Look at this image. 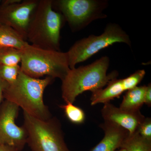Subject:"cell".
I'll return each instance as SVG.
<instances>
[{
    "label": "cell",
    "instance_id": "2",
    "mask_svg": "<svg viewBox=\"0 0 151 151\" xmlns=\"http://www.w3.org/2000/svg\"><path fill=\"white\" fill-rule=\"evenodd\" d=\"M109 65V58L104 56L89 65L70 69L61 85L62 97L65 103L73 104L79 94L103 89L116 78V71L107 74Z\"/></svg>",
    "mask_w": 151,
    "mask_h": 151
},
{
    "label": "cell",
    "instance_id": "5",
    "mask_svg": "<svg viewBox=\"0 0 151 151\" xmlns=\"http://www.w3.org/2000/svg\"><path fill=\"white\" fill-rule=\"evenodd\" d=\"M27 142L32 151H71L64 140L60 123L53 117L40 120L23 112Z\"/></svg>",
    "mask_w": 151,
    "mask_h": 151
},
{
    "label": "cell",
    "instance_id": "4",
    "mask_svg": "<svg viewBox=\"0 0 151 151\" xmlns=\"http://www.w3.org/2000/svg\"><path fill=\"white\" fill-rule=\"evenodd\" d=\"M21 50V70L32 78L47 76L62 81L70 70L66 52L44 49L30 44Z\"/></svg>",
    "mask_w": 151,
    "mask_h": 151
},
{
    "label": "cell",
    "instance_id": "19",
    "mask_svg": "<svg viewBox=\"0 0 151 151\" xmlns=\"http://www.w3.org/2000/svg\"><path fill=\"white\" fill-rule=\"evenodd\" d=\"M145 70L142 69L137 70L127 78H123V83L126 91H128L137 86L145 77Z\"/></svg>",
    "mask_w": 151,
    "mask_h": 151
},
{
    "label": "cell",
    "instance_id": "24",
    "mask_svg": "<svg viewBox=\"0 0 151 151\" xmlns=\"http://www.w3.org/2000/svg\"><path fill=\"white\" fill-rule=\"evenodd\" d=\"M22 0H5L2 2V4H13L21 2Z\"/></svg>",
    "mask_w": 151,
    "mask_h": 151
},
{
    "label": "cell",
    "instance_id": "12",
    "mask_svg": "<svg viewBox=\"0 0 151 151\" xmlns=\"http://www.w3.org/2000/svg\"><path fill=\"white\" fill-rule=\"evenodd\" d=\"M105 89H101L92 92L91 105L109 103L111 100L119 98L126 91L123 79L114 78L110 81Z\"/></svg>",
    "mask_w": 151,
    "mask_h": 151
},
{
    "label": "cell",
    "instance_id": "13",
    "mask_svg": "<svg viewBox=\"0 0 151 151\" xmlns=\"http://www.w3.org/2000/svg\"><path fill=\"white\" fill-rule=\"evenodd\" d=\"M29 44L18 32L7 26L0 24V48L23 49Z\"/></svg>",
    "mask_w": 151,
    "mask_h": 151
},
{
    "label": "cell",
    "instance_id": "22",
    "mask_svg": "<svg viewBox=\"0 0 151 151\" xmlns=\"http://www.w3.org/2000/svg\"><path fill=\"white\" fill-rule=\"evenodd\" d=\"M8 84V83L0 78V106H1V103L3 98H4V91Z\"/></svg>",
    "mask_w": 151,
    "mask_h": 151
},
{
    "label": "cell",
    "instance_id": "9",
    "mask_svg": "<svg viewBox=\"0 0 151 151\" xmlns=\"http://www.w3.org/2000/svg\"><path fill=\"white\" fill-rule=\"evenodd\" d=\"M39 1L25 0L13 4L0 6V24L9 27L27 40V33L31 17Z\"/></svg>",
    "mask_w": 151,
    "mask_h": 151
},
{
    "label": "cell",
    "instance_id": "15",
    "mask_svg": "<svg viewBox=\"0 0 151 151\" xmlns=\"http://www.w3.org/2000/svg\"><path fill=\"white\" fill-rule=\"evenodd\" d=\"M120 148L126 151H151V141L142 137L136 132L133 134L128 135Z\"/></svg>",
    "mask_w": 151,
    "mask_h": 151
},
{
    "label": "cell",
    "instance_id": "20",
    "mask_svg": "<svg viewBox=\"0 0 151 151\" xmlns=\"http://www.w3.org/2000/svg\"><path fill=\"white\" fill-rule=\"evenodd\" d=\"M137 132L141 137L151 141V119L145 118L138 127Z\"/></svg>",
    "mask_w": 151,
    "mask_h": 151
},
{
    "label": "cell",
    "instance_id": "10",
    "mask_svg": "<svg viewBox=\"0 0 151 151\" xmlns=\"http://www.w3.org/2000/svg\"><path fill=\"white\" fill-rule=\"evenodd\" d=\"M101 113L105 122L118 125L127 130L130 135L137 132L138 127L145 118L140 111H124L110 103L104 104Z\"/></svg>",
    "mask_w": 151,
    "mask_h": 151
},
{
    "label": "cell",
    "instance_id": "3",
    "mask_svg": "<svg viewBox=\"0 0 151 151\" xmlns=\"http://www.w3.org/2000/svg\"><path fill=\"white\" fill-rule=\"evenodd\" d=\"M52 2L51 0L39 1L30 19L27 40L36 47L60 51L63 16L53 10Z\"/></svg>",
    "mask_w": 151,
    "mask_h": 151
},
{
    "label": "cell",
    "instance_id": "7",
    "mask_svg": "<svg viewBox=\"0 0 151 151\" xmlns=\"http://www.w3.org/2000/svg\"><path fill=\"white\" fill-rule=\"evenodd\" d=\"M73 29H79L96 19L105 17L102 11L105 2L95 0L53 1Z\"/></svg>",
    "mask_w": 151,
    "mask_h": 151
},
{
    "label": "cell",
    "instance_id": "21",
    "mask_svg": "<svg viewBox=\"0 0 151 151\" xmlns=\"http://www.w3.org/2000/svg\"><path fill=\"white\" fill-rule=\"evenodd\" d=\"M144 104L147 105L148 107L151 106V85L149 84L147 86L145 93V101Z\"/></svg>",
    "mask_w": 151,
    "mask_h": 151
},
{
    "label": "cell",
    "instance_id": "8",
    "mask_svg": "<svg viewBox=\"0 0 151 151\" xmlns=\"http://www.w3.org/2000/svg\"><path fill=\"white\" fill-rule=\"evenodd\" d=\"M19 109L17 105L6 100L0 106V145L21 151L27 144V137L24 127L16 124Z\"/></svg>",
    "mask_w": 151,
    "mask_h": 151
},
{
    "label": "cell",
    "instance_id": "23",
    "mask_svg": "<svg viewBox=\"0 0 151 151\" xmlns=\"http://www.w3.org/2000/svg\"><path fill=\"white\" fill-rule=\"evenodd\" d=\"M0 151H19L13 147L4 145H0Z\"/></svg>",
    "mask_w": 151,
    "mask_h": 151
},
{
    "label": "cell",
    "instance_id": "26",
    "mask_svg": "<svg viewBox=\"0 0 151 151\" xmlns=\"http://www.w3.org/2000/svg\"><path fill=\"white\" fill-rule=\"evenodd\" d=\"M3 49H4V48H0V55H1V52H2V51Z\"/></svg>",
    "mask_w": 151,
    "mask_h": 151
},
{
    "label": "cell",
    "instance_id": "14",
    "mask_svg": "<svg viewBox=\"0 0 151 151\" xmlns=\"http://www.w3.org/2000/svg\"><path fill=\"white\" fill-rule=\"evenodd\" d=\"M146 88L145 85L137 86L127 91L119 108L130 112L140 111L144 104Z\"/></svg>",
    "mask_w": 151,
    "mask_h": 151
},
{
    "label": "cell",
    "instance_id": "11",
    "mask_svg": "<svg viewBox=\"0 0 151 151\" xmlns=\"http://www.w3.org/2000/svg\"><path fill=\"white\" fill-rule=\"evenodd\" d=\"M100 127L104 131V137L90 151H116L129 134L127 130L111 122H105Z\"/></svg>",
    "mask_w": 151,
    "mask_h": 151
},
{
    "label": "cell",
    "instance_id": "18",
    "mask_svg": "<svg viewBox=\"0 0 151 151\" xmlns=\"http://www.w3.org/2000/svg\"><path fill=\"white\" fill-rule=\"evenodd\" d=\"M21 70L20 66H9L0 64V78L8 84L17 80Z\"/></svg>",
    "mask_w": 151,
    "mask_h": 151
},
{
    "label": "cell",
    "instance_id": "1",
    "mask_svg": "<svg viewBox=\"0 0 151 151\" xmlns=\"http://www.w3.org/2000/svg\"><path fill=\"white\" fill-rule=\"evenodd\" d=\"M53 79L49 76L32 78L21 70L17 80L8 84L4 91V97L29 115L40 120H48L51 115L44 102L43 94Z\"/></svg>",
    "mask_w": 151,
    "mask_h": 151
},
{
    "label": "cell",
    "instance_id": "25",
    "mask_svg": "<svg viewBox=\"0 0 151 151\" xmlns=\"http://www.w3.org/2000/svg\"><path fill=\"white\" fill-rule=\"evenodd\" d=\"M116 151H126V150L124 149L120 148L118 149V150H116Z\"/></svg>",
    "mask_w": 151,
    "mask_h": 151
},
{
    "label": "cell",
    "instance_id": "16",
    "mask_svg": "<svg viewBox=\"0 0 151 151\" xmlns=\"http://www.w3.org/2000/svg\"><path fill=\"white\" fill-rule=\"evenodd\" d=\"M59 107L64 110L67 119L73 124H83L85 119V114L81 108L70 103L60 105Z\"/></svg>",
    "mask_w": 151,
    "mask_h": 151
},
{
    "label": "cell",
    "instance_id": "17",
    "mask_svg": "<svg viewBox=\"0 0 151 151\" xmlns=\"http://www.w3.org/2000/svg\"><path fill=\"white\" fill-rule=\"evenodd\" d=\"M21 59V50L14 48H4L0 55V64L9 66L18 65Z\"/></svg>",
    "mask_w": 151,
    "mask_h": 151
},
{
    "label": "cell",
    "instance_id": "6",
    "mask_svg": "<svg viewBox=\"0 0 151 151\" xmlns=\"http://www.w3.org/2000/svg\"><path fill=\"white\" fill-rule=\"evenodd\" d=\"M117 42L125 43L130 46L131 42L127 33L116 24L107 25L100 35H91L76 42L67 52L70 69L85 61L101 50Z\"/></svg>",
    "mask_w": 151,
    "mask_h": 151
},
{
    "label": "cell",
    "instance_id": "27",
    "mask_svg": "<svg viewBox=\"0 0 151 151\" xmlns=\"http://www.w3.org/2000/svg\"><path fill=\"white\" fill-rule=\"evenodd\" d=\"M1 0H0V3L1 2Z\"/></svg>",
    "mask_w": 151,
    "mask_h": 151
}]
</instances>
